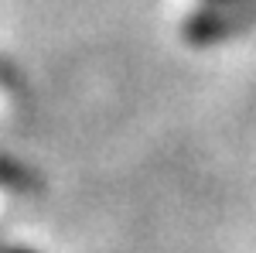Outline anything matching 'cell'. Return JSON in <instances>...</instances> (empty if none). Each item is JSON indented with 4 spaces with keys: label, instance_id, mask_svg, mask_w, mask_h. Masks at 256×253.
I'll use <instances>...</instances> for the list:
<instances>
[{
    "label": "cell",
    "instance_id": "4",
    "mask_svg": "<svg viewBox=\"0 0 256 253\" xmlns=\"http://www.w3.org/2000/svg\"><path fill=\"white\" fill-rule=\"evenodd\" d=\"M202 4H222V0H202Z\"/></svg>",
    "mask_w": 256,
    "mask_h": 253
},
{
    "label": "cell",
    "instance_id": "1",
    "mask_svg": "<svg viewBox=\"0 0 256 253\" xmlns=\"http://www.w3.org/2000/svg\"><path fill=\"white\" fill-rule=\"evenodd\" d=\"M256 28V0H222V4H202L184 21V38L208 48L218 41L239 38Z\"/></svg>",
    "mask_w": 256,
    "mask_h": 253
},
{
    "label": "cell",
    "instance_id": "2",
    "mask_svg": "<svg viewBox=\"0 0 256 253\" xmlns=\"http://www.w3.org/2000/svg\"><path fill=\"white\" fill-rule=\"evenodd\" d=\"M0 188L28 195V192L38 188V181H34V175H31L28 164H20L18 157H10V154H0Z\"/></svg>",
    "mask_w": 256,
    "mask_h": 253
},
{
    "label": "cell",
    "instance_id": "3",
    "mask_svg": "<svg viewBox=\"0 0 256 253\" xmlns=\"http://www.w3.org/2000/svg\"><path fill=\"white\" fill-rule=\"evenodd\" d=\"M0 253H34V250H24V246H10V250H0Z\"/></svg>",
    "mask_w": 256,
    "mask_h": 253
}]
</instances>
